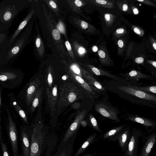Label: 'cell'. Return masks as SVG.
<instances>
[{
  "label": "cell",
  "mask_w": 156,
  "mask_h": 156,
  "mask_svg": "<svg viewBox=\"0 0 156 156\" xmlns=\"http://www.w3.org/2000/svg\"><path fill=\"white\" fill-rule=\"evenodd\" d=\"M135 62L138 64H140L143 63L144 61V58L142 57H138L135 59Z\"/></svg>",
  "instance_id": "25"
},
{
  "label": "cell",
  "mask_w": 156,
  "mask_h": 156,
  "mask_svg": "<svg viewBox=\"0 0 156 156\" xmlns=\"http://www.w3.org/2000/svg\"><path fill=\"white\" fill-rule=\"evenodd\" d=\"M63 79H66V77L65 76H64L63 77Z\"/></svg>",
  "instance_id": "51"
},
{
  "label": "cell",
  "mask_w": 156,
  "mask_h": 156,
  "mask_svg": "<svg viewBox=\"0 0 156 156\" xmlns=\"http://www.w3.org/2000/svg\"><path fill=\"white\" fill-rule=\"evenodd\" d=\"M76 135L64 144L58 146V150L52 156H71L73 151V144Z\"/></svg>",
  "instance_id": "5"
},
{
  "label": "cell",
  "mask_w": 156,
  "mask_h": 156,
  "mask_svg": "<svg viewBox=\"0 0 156 156\" xmlns=\"http://www.w3.org/2000/svg\"><path fill=\"white\" fill-rule=\"evenodd\" d=\"M124 31V29L122 28H119L116 30V33L118 34L123 33Z\"/></svg>",
  "instance_id": "40"
},
{
  "label": "cell",
  "mask_w": 156,
  "mask_h": 156,
  "mask_svg": "<svg viewBox=\"0 0 156 156\" xmlns=\"http://www.w3.org/2000/svg\"><path fill=\"white\" fill-rule=\"evenodd\" d=\"M134 88L144 91L145 92H151L156 94V86H151L147 87L133 86Z\"/></svg>",
  "instance_id": "15"
},
{
  "label": "cell",
  "mask_w": 156,
  "mask_h": 156,
  "mask_svg": "<svg viewBox=\"0 0 156 156\" xmlns=\"http://www.w3.org/2000/svg\"><path fill=\"white\" fill-rule=\"evenodd\" d=\"M52 35L55 40H58L60 38V34L58 30H54L52 32Z\"/></svg>",
  "instance_id": "19"
},
{
  "label": "cell",
  "mask_w": 156,
  "mask_h": 156,
  "mask_svg": "<svg viewBox=\"0 0 156 156\" xmlns=\"http://www.w3.org/2000/svg\"><path fill=\"white\" fill-rule=\"evenodd\" d=\"M31 132L21 129L20 132V141L22 156H30Z\"/></svg>",
  "instance_id": "2"
},
{
  "label": "cell",
  "mask_w": 156,
  "mask_h": 156,
  "mask_svg": "<svg viewBox=\"0 0 156 156\" xmlns=\"http://www.w3.org/2000/svg\"><path fill=\"white\" fill-rule=\"evenodd\" d=\"M41 42L40 39L39 38H37L36 39V44L37 48H39L40 47L41 44Z\"/></svg>",
  "instance_id": "38"
},
{
  "label": "cell",
  "mask_w": 156,
  "mask_h": 156,
  "mask_svg": "<svg viewBox=\"0 0 156 156\" xmlns=\"http://www.w3.org/2000/svg\"><path fill=\"white\" fill-rule=\"evenodd\" d=\"M124 127V126L122 125L107 131L103 136V139H109L113 141L117 140Z\"/></svg>",
  "instance_id": "8"
},
{
  "label": "cell",
  "mask_w": 156,
  "mask_h": 156,
  "mask_svg": "<svg viewBox=\"0 0 156 156\" xmlns=\"http://www.w3.org/2000/svg\"><path fill=\"white\" fill-rule=\"evenodd\" d=\"M90 122L93 128L95 130L100 132H101V131L98 125L96 120L93 117H91L90 119Z\"/></svg>",
  "instance_id": "17"
},
{
  "label": "cell",
  "mask_w": 156,
  "mask_h": 156,
  "mask_svg": "<svg viewBox=\"0 0 156 156\" xmlns=\"http://www.w3.org/2000/svg\"><path fill=\"white\" fill-rule=\"evenodd\" d=\"M27 23V20H25L23 21L19 25L17 31L18 32L19 30L23 29L26 25Z\"/></svg>",
  "instance_id": "23"
},
{
  "label": "cell",
  "mask_w": 156,
  "mask_h": 156,
  "mask_svg": "<svg viewBox=\"0 0 156 156\" xmlns=\"http://www.w3.org/2000/svg\"><path fill=\"white\" fill-rule=\"evenodd\" d=\"M35 87L34 86H31L27 90V92L29 94H30L33 93L35 90Z\"/></svg>",
  "instance_id": "30"
},
{
  "label": "cell",
  "mask_w": 156,
  "mask_h": 156,
  "mask_svg": "<svg viewBox=\"0 0 156 156\" xmlns=\"http://www.w3.org/2000/svg\"><path fill=\"white\" fill-rule=\"evenodd\" d=\"M95 2L98 4L105 5L107 4V2L105 0H96Z\"/></svg>",
  "instance_id": "31"
},
{
  "label": "cell",
  "mask_w": 156,
  "mask_h": 156,
  "mask_svg": "<svg viewBox=\"0 0 156 156\" xmlns=\"http://www.w3.org/2000/svg\"><path fill=\"white\" fill-rule=\"evenodd\" d=\"M128 118L132 122L139 123L146 127H150L152 128L156 127L155 123L153 121L147 119L137 116L129 117Z\"/></svg>",
  "instance_id": "10"
},
{
  "label": "cell",
  "mask_w": 156,
  "mask_h": 156,
  "mask_svg": "<svg viewBox=\"0 0 156 156\" xmlns=\"http://www.w3.org/2000/svg\"><path fill=\"white\" fill-rule=\"evenodd\" d=\"M50 135L41 128L31 131L30 156H42L46 148Z\"/></svg>",
  "instance_id": "1"
},
{
  "label": "cell",
  "mask_w": 156,
  "mask_h": 156,
  "mask_svg": "<svg viewBox=\"0 0 156 156\" xmlns=\"http://www.w3.org/2000/svg\"><path fill=\"white\" fill-rule=\"evenodd\" d=\"M98 53L99 55L101 58H103L105 57V54L103 50H100L98 51Z\"/></svg>",
  "instance_id": "28"
},
{
  "label": "cell",
  "mask_w": 156,
  "mask_h": 156,
  "mask_svg": "<svg viewBox=\"0 0 156 156\" xmlns=\"http://www.w3.org/2000/svg\"><path fill=\"white\" fill-rule=\"evenodd\" d=\"M19 114L23 118L25 117V114L24 112L22 110H20L19 111Z\"/></svg>",
  "instance_id": "44"
},
{
  "label": "cell",
  "mask_w": 156,
  "mask_h": 156,
  "mask_svg": "<svg viewBox=\"0 0 156 156\" xmlns=\"http://www.w3.org/2000/svg\"><path fill=\"white\" fill-rule=\"evenodd\" d=\"M80 25L82 28L83 29H86L88 27L87 23L83 21H81Z\"/></svg>",
  "instance_id": "26"
},
{
  "label": "cell",
  "mask_w": 156,
  "mask_h": 156,
  "mask_svg": "<svg viewBox=\"0 0 156 156\" xmlns=\"http://www.w3.org/2000/svg\"><path fill=\"white\" fill-rule=\"evenodd\" d=\"M7 77L6 76L4 75H1L0 76V80L2 81H5L7 79Z\"/></svg>",
  "instance_id": "43"
},
{
  "label": "cell",
  "mask_w": 156,
  "mask_h": 156,
  "mask_svg": "<svg viewBox=\"0 0 156 156\" xmlns=\"http://www.w3.org/2000/svg\"><path fill=\"white\" fill-rule=\"evenodd\" d=\"M82 156H93V155L91 154L87 153Z\"/></svg>",
  "instance_id": "49"
},
{
  "label": "cell",
  "mask_w": 156,
  "mask_h": 156,
  "mask_svg": "<svg viewBox=\"0 0 156 156\" xmlns=\"http://www.w3.org/2000/svg\"><path fill=\"white\" fill-rule=\"evenodd\" d=\"M153 46L154 48L156 50V43H154L153 44Z\"/></svg>",
  "instance_id": "50"
},
{
  "label": "cell",
  "mask_w": 156,
  "mask_h": 156,
  "mask_svg": "<svg viewBox=\"0 0 156 156\" xmlns=\"http://www.w3.org/2000/svg\"><path fill=\"white\" fill-rule=\"evenodd\" d=\"M77 95L74 92H71L68 96V99L70 102L74 101L77 98Z\"/></svg>",
  "instance_id": "18"
},
{
  "label": "cell",
  "mask_w": 156,
  "mask_h": 156,
  "mask_svg": "<svg viewBox=\"0 0 156 156\" xmlns=\"http://www.w3.org/2000/svg\"><path fill=\"white\" fill-rule=\"evenodd\" d=\"M57 28L59 31L62 33H65V29L64 26L62 22H59L57 26Z\"/></svg>",
  "instance_id": "21"
},
{
  "label": "cell",
  "mask_w": 156,
  "mask_h": 156,
  "mask_svg": "<svg viewBox=\"0 0 156 156\" xmlns=\"http://www.w3.org/2000/svg\"><path fill=\"white\" fill-rule=\"evenodd\" d=\"M78 52L80 54H82L85 52V50L83 48L80 47L79 48L78 50Z\"/></svg>",
  "instance_id": "35"
},
{
  "label": "cell",
  "mask_w": 156,
  "mask_h": 156,
  "mask_svg": "<svg viewBox=\"0 0 156 156\" xmlns=\"http://www.w3.org/2000/svg\"><path fill=\"white\" fill-rule=\"evenodd\" d=\"M105 20L107 21H109L110 20V16L109 14H106L105 15Z\"/></svg>",
  "instance_id": "41"
},
{
  "label": "cell",
  "mask_w": 156,
  "mask_h": 156,
  "mask_svg": "<svg viewBox=\"0 0 156 156\" xmlns=\"http://www.w3.org/2000/svg\"><path fill=\"white\" fill-rule=\"evenodd\" d=\"M96 137L97 135L95 133L89 136L73 156H78L84 152L87 148L94 142Z\"/></svg>",
  "instance_id": "11"
},
{
  "label": "cell",
  "mask_w": 156,
  "mask_h": 156,
  "mask_svg": "<svg viewBox=\"0 0 156 156\" xmlns=\"http://www.w3.org/2000/svg\"><path fill=\"white\" fill-rule=\"evenodd\" d=\"M52 94L53 95L56 96L57 95V89L56 87H54L52 90Z\"/></svg>",
  "instance_id": "39"
},
{
  "label": "cell",
  "mask_w": 156,
  "mask_h": 156,
  "mask_svg": "<svg viewBox=\"0 0 156 156\" xmlns=\"http://www.w3.org/2000/svg\"><path fill=\"white\" fill-rule=\"evenodd\" d=\"M131 134L129 129L126 128L122 130L118 138V142L122 151H125L130 140Z\"/></svg>",
  "instance_id": "6"
},
{
  "label": "cell",
  "mask_w": 156,
  "mask_h": 156,
  "mask_svg": "<svg viewBox=\"0 0 156 156\" xmlns=\"http://www.w3.org/2000/svg\"><path fill=\"white\" fill-rule=\"evenodd\" d=\"M12 16L11 13L9 12H6L4 16V19L5 20H9L11 18Z\"/></svg>",
  "instance_id": "22"
},
{
  "label": "cell",
  "mask_w": 156,
  "mask_h": 156,
  "mask_svg": "<svg viewBox=\"0 0 156 156\" xmlns=\"http://www.w3.org/2000/svg\"><path fill=\"white\" fill-rule=\"evenodd\" d=\"M84 76V78L93 87L94 86L95 88L101 90H104L101 84L90 76Z\"/></svg>",
  "instance_id": "13"
},
{
  "label": "cell",
  "mask_w": 156,
  "mask_h": 156,
  "mask_svg": "<svg viewBox=\"0 0 156 156\" xmlns=\"http://www.w3.org/2000/svg\"><path fill=\"white\" fill-rule=\"evenodd\" d=\"M133 12L135 14H137L138 13V11L136 8L133 9Z\"/></svg>",
  "instance_id": "47"
},
{
  "label": "cell",
  "mask_w": 156,
  "mask_h": 156,
  "mask_svg": "<svg viewBox=\"0 0 156 156\" xmlns=\"http://www.w3.org/2000/svg\"><path fill=\"white\" fill-rule=\"evenodd\" d=\"M75 5L77 6L80 7L82 5V2L80 0H76L75 1Z\"/></svg>",
  "instance_id": "33"
},
{
  "label": "cell",
  "mask_w": 156,
  "mask_h": 156,
  "mask_svg": "<svg viewBox=\"0 0 156 156\" xmlns=\"http://www.w3.org/2000/svg\"><path fill=\"white\" fill-rule=\"evenodd\" d=\"M118 44L120 48H122L124 45L123 42L122 40H119L118 41Z\"/></svg>",
  "instance_id": "36"
},
{
  "label": "cell",
  "mask_w": 156,
  "mask_h": 156,
  "mask_svg": "<svg viewBox=\"0 0 156 156\" xmlns=\"http://www.w3.org/2000/svg\"><path fill=\"white\" fill-rule=\"evenodd\" d=\"M19 48L18 46H16L13 48L12 50V52L14 54L17 53L19 51Z\"/></svg>",
  "instance_id": "29"
},
{
  "label": "cell",
  "mask_w": 156,
  "mask_h": 156,
  "mask_svg": "<svg viewBox=\"0 0 156 156\" xmlns=\"http://www.w3.org/2000/svg\"><path fill=\"white\" fill-rule=\"evenodd\" d=\"M73 76L75 81L82 87L86 91H87L88 93L90 94H94V92L91 88L81 77L76 75H74Z\"/></svg>",
  "instance_id": "12"
},
{
  "label": "cell",
  "mask_w": 156,
  "mask_h": 156,
  "mask_svg": "<svg viewBox=\"0 0 156 156\" xmlns=\"http://www.w3.org/2000/svg\"><path fill=\"white\" fill-rule=\"evenodd\" d=\"M92 50L94 52H96L98 50V48L96 46H94L92 48Z\"/></svg>",
  "instance_id": "48"
},
{
  "label": "cell",
  "mask_w": 156,
  "mask_h": 156,
  "mask_svg": "<svg viewBox=\"0 0 156 156\" xmlns=\"http://www.w3.org/2000/svg\"><path fill=\"white\" fill-rule=\"evenodd\" d=\"M65 44L67 50L69 51H72V48L69 42L68 41H66Z\"/></svg>",
  "instance_id": "27"
},
{
  "label": "cell",
  "mask_w": 156,
  "mask_h": 156,
  "mask_svg": "<svg viewBox=\"0 0 156 156\" xmlns=\"http://www.w3.org/2000/svg\"><path fill=\"white\" fill-rule=\"evenodd\" d=\"M150 64H151L154 67L156 68V62L153 61H148Z\"/></svg>",
  "instance_id": "46"
},
{
  "label": "cell",
  "mask_w": 156,
  "mask_h": 156,
  "mask_svg": "<svg viewBox=\"0 0 156 156\" xmlns=\"http://www.w3.org/2000/svg\"><path fill=\"white\" fill-rule=\"evenodd\" d=\"M128 7L127 4H124L122 6V10L124 11H126L128 9Z\"/></svg>",
  "instance_id": "45"
},
{
  "label": "cell",
  "mask_w": 156,
  "mask_h": 156,
  "mask_svg": "<svg viewBox=\"0 0 156 156\" xmlns=\"http://www.w3.org/2000/svg\"><path fill=\"white\" fill-rule=\"evenodd\" d=\"M92 70L94 73L97 75L99 76L101 75L100 71L97 68L93 67L92 68Z\"/></svg>",
  "instance_id": "24"
},
{
  "label": "cell",
  "mask_w": 156,
  "mask_h": 156,
  "mask_svg": "<svg viewBox=\"0 0 156 156\" xmlns=\"http://www.w3.org/2000/svg\"><path fill=\"white\" fill-rule=\"evenodd\" d=\"M48 80L49 84H51L52 82V76L50 73L48 74Z\"/></svg>",
  "instance_id": "37"
},
{
  "label": "cell",
  "mask_w": 156,
  "mask_h": 156,
  "mask_svg": "<svg viewBox=\"0 0 156 156\" xmlns=\"http://www.w3.org/2000/svg\"><path fill=\"white\" fill-rule=\"evenodd\" d=\"M133 31L136 34H141V31L137 27H135L133 29Z\"/></svg>",
  "instance_id": "42"
},
{
  "label": "cell",
  "mask_w": 156,
  "mask_h": 156,
  "mask_svg": "<svg viewBox=\"0 0 156 156\" xmlns=\"http://www.w3.org/2000/svg\"><path fill=\"white\" fill-rule=\"evenodd\" d=\"M156 143V134L153 133L147 137L140 156H148L152 149Z\"/></svg>",
  "instance_id": "7"
},
{
  "label": "cell",
  "mask_w": 156,
  "mask_h": 156,
  "mask_svg": "<svg viewBox=\"0 0 156 156\" xmlns=\"http://www.w3.org/2000/svg\"><path fill=\"white\" fill-rule=\"evenodd\" d=\"M51 6L53 9H56L57 8V5L56 3L52 0L50 1L49 2Z\"/></svg>",
  "instance_id": "32"
},
{
  "label": "cell",
  "mask_w": 156,
  "mask_h": 156,
  "mask_svg": "<svg viewBox=\"0 0 156 156\" xmlns=\"http://www.w3.org/2000/svg\"><path fill=\"white\" fill-rule=\"evenodd\" d=\"M38 104V100L37 98H36L34 100L33 103V105L34 107H36Z\"/></svg>",
  "instance_id": "34"
},
{
  "label": "cell",
  "mask_w": 156,
  "mask_h": 156,
  "mask_svg": "<svg viewBox=\"0 0 156 156\" xmlns=\"http://www.w3.org/2000/svg\"><path fill=\"white\" fill-rule=\"evenodd\" d=\"M0 144L3 156H10L6 144L3 142L2 137L0 136Z\"/></svg>",
  "instance_id": "16"
},
{
  "label": "cell",
  "mask_w": 156,
  "mask_h": 156,
  "mask_svg": "<svg viewBox=\"0 0 156 156\" xmlns=\"http://www.w3.org/2000/svg\"><path fill=\"white\" fill-rule=\"evenodd\" d=\"M141 136L139 132L133 131L124 156H137L138 143Z\"/></svg>",
  "instance_id": "3"
},
{
  "label": "cell",
  "mask_w": 156,
  "mask_h": 156,
  "mask_svg": "<svg viewBox=\"0 0 156 156\" xmlns=\"http://www.w3.org/2000/svg\"><path fill=\"white\" fill-rule=\"evenodd\" d=\"M131 78L135 79L145 78L147 77V76L143 74L140 72L135 70L130 71L128 74Z\"/></svg>",
  "instance_id": "14"
},
{
  "label": "cell",
  "mask_w": 156,
  "mask_h": 156,
  "mask_svg": "<svg viewBox=\"0 0 156 156\" xmlns=\"http://www.w3.org/2000/svg\"><path fill=\"white\" fill-rule=\"evenodd\" d=\"M98 111L103 116L115 121L118 120L116 113L109 107L104 105H100L98 106Z\"/></svg>",
  "instance_id": "9"
},
{
  "label": "cell",
  "mask_w": 156,
  "mask_h": 156,
  "mask_svg": "<svg viewBox=\"0 0 156 156\" xmlns=\"http://www.w3.org/2000/svg\"><path fill=\"white\" fill-rule=\"evenodd\" d=\"M71 68L74 73L77 74V75L80 77L81 76L80 70L77 66L75 65H73L71 66Z\"/></svg>",
  "instance_id": "20"
},
{
  "label": "cell",
  "mask_w": 156,
  "mask_h": 156,
  "mask_svg": "<svg viewBox=\"0 0 156 156\" xmlns=\"http://www.w3.org/2000/svg\"><path fill=\"white\" fill-rule=\"evenodd\" d=\"M121 89L126 93L138 98L147 100L156 101V96L136 89L133 87H122Z\"/></svg>",
  "instance_id": "4"
}]
</instances>
